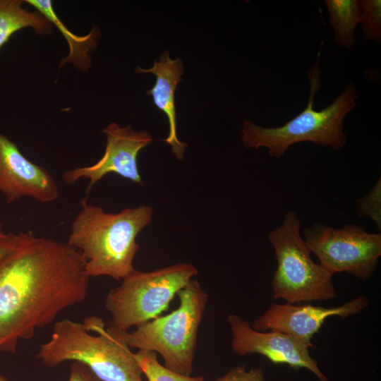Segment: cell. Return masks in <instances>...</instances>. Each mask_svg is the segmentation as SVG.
Instances as JSON below:
<instances>
[{
  "label": "cell",
  "mask_w": 381,
  "mask_h": 381,
  "mask_svg": "<svg viewBox=\"0 0 381 381\" xmlns=\"http://www.w3.org/2000/svg\"><path fill=\"white\" fill-rule=\"evenodd\" d=\"M357 213L367 217L381 230V179L380 177L368 193L356 200Z\"/></svg>",
  "instance_id": "d6986e66"
},
{
  "label": "cell",
  "mask_w": 381,
  "mask_h": 381,
  "mask_svg": "<svg viewBox=\"0 0 381 381\" xmlns=\"http://www.w3.org/2000/svg\"><path fill=\"white\" fill-rule=\"evenodd\" d=\"M68 381H102L85 365L71 361Z\"/></svg>",
  "instance_id": "44dd1931"
},
{
  "label": "cell",
  "mask_w": 381,
  "mask_h": 381,
  "mask_svg": "<svg viewBox=\"0 0 381 381\" xmlns=\"http://www.w3.org/2000/svg\"><path fill=\"white\" fill-rule=\"evenodd\" d=\"M90 279L85 258L67 242L17 234L15 248L0 259V351L15 353L19 339L83 302Z\"/></svg>",
  "instance_id": "6da1fadb"
},
{
  "label": "cell",
  "mask_w": 381,
  "mask_h": 381,
  "mask_svg": "<svg viewBox=\"0 0 381 381\" xmlns=\"http://www.w3.org/2000/svg\"><path fill=\"white\" fill-rule=\"evenodd\" d=\"M134 356L147 381H205L202 376L186 375L167 368L155 352L138 350Z\"/></svg>",
  "instance_id": "e0dca14e"
},
{
  "label": "cell",
  "mask_w": 381,
  "mask_h": 381,
  "mask_svg": "<svg viewBox=\"0 0 381 381\" xmlns=\"http://www.w3.org/2000/svg\"><path fill=\"white\" fill-rule=\"evenodd\" d=\"M368 305L365 295H360L351 301L332 308L310 304L273 303L254 320L252 327L260 332L270 330L291 335L310 347L313 337L319 332L327 318L339 316L344 319L360 313Z\"/></svg>",
  "instance_id": "8fae6325"
},
{
  "label": "cell",
  "mask_w": 381,
  "mask_h": 381,
  "mask_svg": "<svg viewBox=\"0 0 381 381\" xmlns=\"http://www.w3.org/2000/svg\"><path fill=\"white\" fill-rule=\"evenodd\" d=\"M80 205L66 242L82 254L90 277L122 280L135 270L133 260L140 248L136 237L151 223L152 208L140 205L110 213L89 204L87 198Z\"/></svg>",
  "instance_id": "7a4b0ae2"
},
{
  "label": "cell",
  "mask_w": 381,
  "mask_h": 381,
  "mask_svg": "<svg viewBox=\"0 0 381 381\" xmlns=\"http://www.w3.org/2000/svg\"><path fill=\"white\" fill-rule=\"evenodd\" d=\"M37 358L44 366L80 362L102 381H143L134 353L120 332L103 320L90 316L83 323L70 319L56 322L50 339L41 344Z\"/></svg>",
  "instance_id": "3957f363"
},
{
  "label": "cell",
  "mask_w": 381,
  "mask_h": 381,
  "mask_svg": "<svg viewBox=\"0 0 381 381\" xmlns=\"http://www.w3.org/2000/svg\"><path fill=\"white\" fill-rule=\"evenodd\" d=\"M135 72L155 75V83L147 94L152 97L156 107L167 117L169 134L164 141L171 146L175 157L179 160H183L188 145L177 137L174 99L177 85L184 73L183 61L180 59H171L169 53L165 52L160 55L159 61L154 62L152 67L147 69L137 67Z\"/></svg>",
  "instance_id": "4fadbf2b"
},
{
  "label": "cell",
  "mask_w": 381,
  "mask_h": 381,
  "mask_svg": "<svg viewBox=\"0 0 381 381\" xmlns=\"http://www.w3.org/2000/svg\"><path fill=\"white\" fill-rule=\"evenodd\" d=\"M317 60L308 72L310 93L306 107L279 127H262L251 121H245L242 127L243 145L248 149L265 147L272 157L280 158L293 145L310 142L337 151L346 143L343 122L346 116L356 106L358 92L349 83L342 92L325 108L317 111L313 105L321 87V71Z\"/></svg>",
  "instance_id": "277c9868"
},
{
  "label": "cell",
  "mask_w": 381,
  "mask_h": 381,
  "mask_svg": "<svg viewBox=\"0 0 381 381\" xmlns=\"http://www.w3.org/2000/svg\"><path fill=\"white\" fill-rule=\"evenodd\" d=\"M0 192L10 204L22 198L49 203L59 198V188L44 167L28 159L16 143L0 133Z\"/></svg>",
  "instance_id": "7c38bea8"
},
{
  "label": "cell",
  "mask_w": 381,
  "mask_h": 381,
  "mask_svg": "<svg viewBox=\"0 0 381 381\" xmlns=\"http://www.w3.org/2000/svg\"><path fill=\"white\" fill-rule=\"evenodd\" d=\"M360 24L365 40L381 42V1L361 0Z\"/></svg>",
  "instance_id": "ac0fdd59"
},
{
  "label": "cell",
  "mask_w": 381,
  "mask_h": 381,
  "mask_svg": "<svg viewBox=\"0 0 381 381\" xmlns=\"http://www.w3.org/2000/svg\"><path fill=\"white\" fill-rule=\"evenodd\" d=\"M26 3L35 7L51 23H53L61 32L67 40L70 52L67 57L61 62V66L67 62L75 64L80 70L87 71L90 65L88 52L95 47L98 38L99 30H92L87 35L75 36L66 28L56 15L49 0H27Z\"/></svg>",
  "instance_id": "5bb4252c"
},
{
  "label": "cell",
  "mask_w": 381,
  "mask_h": 381,
  "mask_svg": "<svg viewBox=\"0 0 381 381\" xmlns=\"http://www.w3.org/2000/svg\"><path fill=\"white\" fill-rule=\"evenodd\" d=\"M215 381H265V374L260 368L246 370L244 365H236Z\"/></svg>",
  "instance_id": "ffe728a7"
},
{
  "label": "cell",
  "mask_w": 381,
  "mask_h": 381,
  "mask_svg": "<svg viewBox=\"0 0 381 381\" xmlns=\"http://www.w3.org/2000/svg\"><path fill=\"white\" fill-rule=\"evenodd\" d=\"M301 224L297 214L288 211L281 225L267 234L277 261L271 283L273 298L292 304L334 299L333 275L312 260Z\"/></svg>",
  "instance_id": "8992f818"
},
{
  "label": "cell",
  "mask_w": 381,
  "mask_h": 381,
  "mask_svg": "<svg viewBox=\"0 0 381 381\" xmlns=\"http://www.w3.org/2000/svg\"><path fill=\"white\" fill-rule=\"evenodd\" d=\"M16 242L17 234L6 231L0 222V259L15 248Z\"/></svg>",
  "instance_id": "7402d4cb"
},
{
  "label": "cell",
  "mask_w": 381,
  "mask_h": 381,
  "mask_svg": "<svg viewBox=\"0 0 381 381\" xmlns=\"http://www.w3.org/2000/svg\"><path fill=\"white\" fill-rule=\"evenodd\" d=\"M227 321L232 334L231 349L237 355L260 354L274 364H286L295 370L306 368L320 381H329L310 356V347L296 337L277 331H257L236 314L229 315Z\"/></svg>",
  "instance_id": "30bf717a"
},
{
  "label": "cell",
  "mask_w": 381,
  "mask_h": 381,
  "mask_svg": "<svg viewBox=\"0 0 381 381\" xmlns=\"http://www.w3.org/2000/svg\"><path fill=\"white\" fill-rule=\"evenodd\" d=\"M176 295V309L122 332V337L129 348L159 354L167 368L190 375L207 294L198 280L191 279Z\"/></svg>",
  "instance_id": "5b68a950"
},
{
  "label": "cell",
  "mask_w": 381,
  "mask_h": 381,
  "mask_svg": "<svg viewBox=\"0 0 381 381\" xmlns=\"http://www.w3.org/2000/svg\"><path fill=\"white\" fill-rule=\"evenodd\" d=\"M103 132L107 137V144L101 159L91 166L66 171L62 174L64 183L71 185L82 179H89L86 188L87 195L92 188L109 174L142 184L137 157L142 149L152 143L150 133L147 131L137 132L131 126L120 127L115 122L108 125Z\"/></svg>",
  "instance_id": "9c48e42d"
},
{
  "label": "cell",
  "mask_w": 381,
  "mask_h": 381,
  "mask_svg": "<svg viewBox=\"0 0 381 381\" xmlns=\"http://www.w3.org/2000/svg\"><path fill=\"white\" fill-rule=\"evenodd\" d=\"M23 1L0 0V49L16 32L32 28L38 35L52 31V23L38 11L23 8Z\"/></svg>",
  "instance_id": "9a60e30c"
},
{
  "label": "cell",
  "mask_w": 381,
  "mask_h": 381,
  "mask_svg": "<svg viewBox=\"0 0 381 381\" xmlns=\"http://www.w3.org/2000/svg\"><path fill=\"white\" fill-rule=\"evenodd\" d=\"M325 5L335 42L346 49L353 48L356 43V29L360 23L358 1L326 0Z\"/></svg>",
  "instance_id": "2e32d148"
},
{
  "label": "cell",
  "mask_w": 381,
  "mask_h": 381,
  "mask_svg": "<svg viewBox=\"0 0 381 381\" xmlns=\"http://www.w3.org/2000/svg\"><path fill=\"white\" fill-rule=\"evenodd\" d=\"M198 272L195 267L186 262L150 272L135 269L106 297L105 308L111 316L110 325L126 332L159 317Z\"/></svg>",
  "instance_id": "52a82bcc"
},
{
  "label": "cell",
  "mask_w": 381,
  "mask_h": 381,
  "mask_svg": "<svg viewBox=\"0 0 381 381\" xmlns=\"http://www.w3.org/2000/svg\"><path fill=\"white\" fill-rule=\"evenodd\" d=\"M304 241L332 275L346 272L361 280L374 274L381 255V234L348 224L334 228L315 223L303 230Z\"/></svg>",
  "instance_id": "ba28073f"
},
{
  "label": "cell",
  "mask_w": 381,
  "mask_h": 381,
  "mask_svg": "<svg viewBox=\"0 0 381 381\" xmlns=\"http://www.w3.org/2000/svg\"><path fill=\"white\" fill-rule=\"evenodd\" d=\"M0 381H8V380L4 375L0 374Z\"/></svg>",
  "instance_id": "603a6c76"
}]
</instances>
